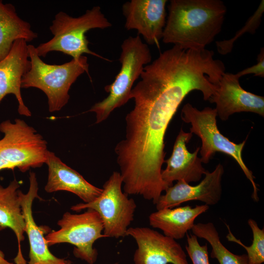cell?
<instances>
[{
    "label": "cell",
    "instance_id": "1",
    "mask_svg": "<svg viewBox=\"0 0 264 264\" xmlns=\"http://www.w3.org/2000/svg\"><path fill=\"white\" fill-rule=\"evenodd\" d=\"M186 93L167 81L138 82L130 99L133 108L126 115V135L114 152L127 195L141 196L155 204L169 186L161 177L168 125Z\"/></svg>",
    "mask_w": 264,
    "mask_h": 264
},
{
    "label": "cell",
    "instance_id": "2",
    "mask_svg": "<svg viewBox=\"0 0 264 264\" xmlns=\"http://www.w3.org/2000/svg\"><path fill=\"white\" fill-rule=\"evenodd\" d=\"M168 11L163 42L201 50L220 32L227 8L220 0H171Z\"/></svg>",
    "mask_w": 264,
    "mask_h": 264
},
{
    "label": "cell",
    "instance_id": "3",
    "mask_svg": "<svg viewBox=\"0 0 264 264\" xmlns=\"http://www.w3.org/2000/svg\"><path fill=\"white\" fill-rule=\"evenodd\" d=\"M28 51L31 67L22 79L21 88L41 90L47 98L49 112L59 111L69 101L72 85L81 74H88L87 57L83 55L63 64L51 65L41 59L34 45L28 44Z\"/></svg>",
    "mask_w": 264,
    "mask_h": 264
},
{
    "label": "cell",
    "instance_id": "4",
    "mask_svg": "<svg viewBox=\"0 0 264 264\" xmlns=\"http://www.w3.org/2000/svg\"><path fill=\"white\" fill-rule=\"evenodd\" d=\"M111 25L99 6L87 10L78 17L60 11L55 15L49 26L53 37L36 47L37 54L40 57H45L50 52L59 51L77 59L86 53L108 61L89 49L86 33L92 29H104Z\"/></svg>",
    "mask_w": 264,
    "mask_h": 264
},
{
    "label": "cell",
    "instance_id": "5",
    "mask_svg": "<svg viewBox=\"0 0 264 264\" xmlns=\"http://www.w3.org/2000/svg\"><path fill=\"white\" fill-rule=\"evenodd\" d=\"M121 47L120 71L114 81L104 88L109 93L108 96L95 103L88 110L95 113L96 124L105 120L115 109L131 99L133 84L140 77L144 66L151 62L150 48L139 35L129 37L123 41Z\"/></svg>",
    "mask_w": 264,
    "mask_h": 264
},
{
    "label": "cell",
    "instance_id": "6",
    "mask_svg": "<svg viewBox=\"0 0 264 264\" xmlns=\"http://www.w3.org/2000/svg\"><path fill=\"white\" fill-rule=\"evenodd\" d=\"M217 116L215 109L206 107L199 110L189 103L183 107L181 113L182 120L191 125L190 132L197 135L201 140L202 145L199 151L202 162L208 163L216 152H221L231 156L252 184L253 188L252 198L254 201L258 202L259 200V190L254 181L255 177L245 165L242 157V152L247 138L239 144L231 141L219 130Z\"/></svg>",
    "mask_w": 264,
    "mask_h": 264
},
{
    "label": "cell",
    "instance_id": "7",
    "mask_svg": "<svg viewBox=\"0 0 264 264\" xmlns=\"http://www.w3.org/2000/svg\"><path fill=\"white\" fill-rule=\"evenodd\" d=\"M3 137L0 139V155L12 170L24 172L41 167L46 160L47 142L32 127L20 119L0 124Z\"/></svg>",
    "mask_w": 264,
    "mask_h": 264
},
{
    "label": "cell",
    "instance_id": "8",
    "mask_svg": "<svg viewBox=\"0 0 264 264\" xmlns=\"http://www.w3.org/2000/svg\"><path fill=\"white\" fill-rule=\"evenodd\" d=\"M123 181L119 172L114 171L103 186L101 195L89 203H80L71 207L79 212L91 208L100 215L103 223V234L107 237H124L133 220L136 204L122 191Z\"/></svg>",
    "mask_w": 264,
    "mask_h": 264
},
{
    "label": "cell",
    "instance_id": "9",
    "mask_svg": "<svg viewBox=\"0 0 264 264\" xmlns=\"http://www.w3.org/2000/svg\"><path fill=\"white\" fill-rule=\"evenodd\" d=\"M80 214L65 213L57 222L60 229L49 232L45 237L48 246L60 243L74 246L73 254L77 258L94 264L97 258L94 242L106 237L102 234L104 226L99 214L91 208Z\"/></svg>",
    "mask_w": 264,
    "mask_h": 264
},
{
    "label": "cell",
    "instance_id": "10",
    "mask_svg": "<svg viewBox=\"0 0 264 264\" xmlns=\"http://www.w3.org/2000/svg\"><path fill=\"white\" fill-rule=\"evenodd\" d=\"M127 236L135 241L134 264H189L181 245L175 240L147 227H130Z\"/></svg>",
    "mask_w": 264,
    "mask_h": 264
},
{
    "label": "cell",
    "instance_id": "11",
    "mask_svg": "<svg viewBox=\"0 0 264 264\" xmlns=\"http://www.w3.org/2000/svg\"><path fill=\"white\" fill-rule=\"evenodd\" d=\"M166 0H131L122 5L125 28L136 30L150 45L159 47L166 24Z\"/></svg>",
    "mask_w": 264,
    "mask_h": 264
},
{
    "label": "cell",
    "instance_id": "12",
    "mask_svg": "<svg viewBox=\"0 0 264 264\" xmlns=\"http://www.w3.org/2000/svg\"><path fill=\"white\" fill-rule=\"evenodd\" d=\"M223 173V167L219 163L212 172L207 171L204 178L197 185H190L183 180L177 181L160 197L155 204L156 210L173 208L191 200L200 201L208 206L217 204L221 198Z\"/></svg>",
    "mask_w": 264,
    "mask_h": 264
},
{
    "label": "cell",
    "instance_id": "13",
    "mask_svg": "<svg viewBox=\"0 0 264 264\" xmlns=\"http://www.w3.org/2000/svg\"><path fill=\"white\" fill-rule=\"evenodd\" d=\"M209 101L216 104L217 115L222 121L241 112H251L264 116V97L245 90L236 74L224 72L215 93Z\"/></svg>",
    "mask_w": 264,
    "mask_h": 264
},
{
    "label": "cell",
    "instance_id": "14",
    "mask_svg": "<svg viewBox=\"0 0 264 264\" xmlns=\"http://www.w3.org/2000/svg\"><path fill=\"white\" fill-rule=\"evenodd\" d=\"M29 188L27 193L19 191L20 204L25 223V232L28 238L30 249L28 264H73L64 258L55 256L49 250L44 234L49 227L38 226L33 218L32 206L34 200L38 198V183L35 173H29Z\"/></svg>",
    "mask_w": 264,
    "mask_h": 264
},
{
    "label": "cell",
    "instance_id": "15",
    "mask_svg": "<svg viewBox=\"0 0 264 264\" xmlns=\"http://www.w3.org/2000/svg\"><path fill=\"white\" fill-rule=\"evenodd\" d=\"M28 58L27 42L19 39L0 61V103L7 94L14 95L18 103L19 113L27 117L30 116L31 112L23 102L21 89L22 79L31 67Z\"/></svg>",
    "mask_w": 264,
    "mask_h": 264
},
{
    "label": "cell",
    "instance_id": "16",
    "mask_svg": "<svg viewBox=\"0 0 264 264\" xmlns=\"http://www.w3.org/2000/svg\"><path fill=\"white\" fill-rule=\"evenodd\" d=\"M192 137V133L185 132L181 128L175 140L172 154L164 162L167 166L162 170L161 177L169 186L175 181L183 180L189 183L199 181L206 170L202 165L200 158L198 156L200 147L193 153L187 149V143Z\"/></svg>",
    "mask_w": 264,
    "mask_h": 264
},
{
    "label": "cell",
    "instance_id": "17",
    "mask_svg": "<svg viewBox=\"0 0 264 264\" xmlns=\"http://www.w3.org/2000/svg\"><path fill=\"white\" fill-rule=\"evenodd\" d=\"M48 167V178L44 187L47 193L59 191L70 192L84 203L95 200L102 193V188L87 181L76 171L64 163L54 153L48 151L45 163Z\"/></svg>",
    "mask_w": 264,
    "mask_h": 264
},
{
    "label": "cell",
    "instance_id": "18",
    "mask_svg": "<svg viewBox=\"0 0 264 264\" xmlns=\"http://www.w3.org/2000/svg\"><path fill=\"white\" fill-rule=\"evenodd\" d=\"M209 208L203 204L194 207L186 205L157 210L149 216V223L152 227L162 230L166 236L175 240L181 239L192 229L196 218Z\"/></svg>",
    "mask_w": 264,
    "mask_h": 264
},
{
    "label": "cell",
    "instance_id": "19",
    "mask_svg": "<svg viewBox=\"0 0 264 264\" xmlns=\"http://www.w3.org/2000/svg\"><path fill=\"white\" fill-rule=\"evenodd\" d=\"M37 38L38 34L28 22L18 16L15 6L0 0V61L8 54L16 40L29 42Z\"/></svg>",
    "mask_w": 264,
    "mask_h": 264
},
{
    "label": "cell",
    "instance_id": "20",
    "mask_svg": "<svg viewBox=\"0 0 264 264\" xmlns=\"http://www.w3.org/2000/svg\"><path fill=\"white\" fill-rule=\"evenodd\" d=\"M20 183L12 180L6 187L0 184V230L9 228L14 232L18 242L17 255H22L21 242L24 239L25 223L19 196Z\"/></svg>",
    "mask_w": 264,
    "mask_h": 264
},
{
    "label": "cell",
    "instance_id": "21",
    "mask_svg": "<svg viewBox=\"0 0 264 264\" xmlns=\"http://www.w3.org/2000/svg\"><path fill=\"white\" fill-rule=\"evenodd\" d=\"M193 234L206 240L212 247L211 257L219 264H248L246 254L236 255L228 250L221 243L219 234L212 222L195 223Z\"/></svg>",
    "mask_w": 264,
    "mask_h": 264
},
{
    "label": "cell",
    "instance_id": "22",
    "mask_svg": "<svg viewBox=\"0 0 264 264\" xmlns=\"http://www.w3.org/2000/svg\"><path fill=\"white\" fill-rule=\"evenodd\" d=\"M247 223L253 234L251 245L245 246L240 240L237 239L227 224L228 234L226 238L229 241L236 242L244 248L247 252L248 264H262L264 262V229L260 228L257 222L252 219H249Z\"/></svg>",
    "mask_w": 264,
    "mask_h": 264
},
{
    "label": "cell",
    "instance_id": "23",
    "mask_svg": "<svg viewBox=\"0 0 264 264\" xmlns=\"http://www.w3.org/2000/svg\"><path fill=\"white\" fill-rule=\"evenodd\" d=\"M264 12V1L263 0L254 13L246 22L245 25L236 33L233 38L227 40L216 42L218 52L221 55H226L230 53L232 51L235 42L244 32L255 34L261 23V19Z\"/></svg>",
    "mask_w": 264,
    "mask_h": 264
},
{
    "label": "cell",
    "instance_id": "24",
    "mask_svg": "<svg viewBox=\"0 0 264 264\" xmlns=\"http://www.w3.org/2000/svg\"><path fill=\"white\" fill-rule=\"evenodd\" d=\"M186 250L193 264H210L208 258V247L206 244L201 245L198 237L194 234L188 235Z\"/></svg>",
    "mask_w": 264,
    "mask_h": 264
},
{
    "label": "cell",
    "instance_id": "25",
    "mask_svg": "<svg viewBox=\"0 0 264 264\" xmlns=\"http://www.w3.org/2000/svg\"><path fill=\"white\" fill-rule=\"evenodd\" d=\"M252 74L254 76L264 77V49H261V51L257 57V63L251 67L246 68L238 72L236 75L240 78L245 75Z\"/></svg>",
    "mask_w": 264,
    "mask_h": 264
},
{
    "label": "cell",
    "instance_id": "26",
    "mask_svg": "<svg viewBox=\"0 0 264 264\" xmlns=\"http://www.w3.org/2000/svg\"><path fill=\"white\" fill-rule=\"evenodd\" d=\"M4 169H11L10 165L6 163L0 155V171Z\"/></svg>",
    "mask_w": 264,
    "mask_h": 264
},
{
    "label": "cell",
    "instance_id": "27",
    "mask_svg": "<svg viewBox=\"0 0 264 264\" xmlns=\"http://www.w3.org/2000/svg\"><path fill=\"white\" fill-rule=\"evenodd\" d=\"M0 264H13L5 259L4 253L0 250Z\"/></svg>",
    "mask_w": 264,
    "mask_h": 264
},
{
    "label": "cell",
    "instance_id": "28",
    "mask_svg": "<svg viewBox=\"0 0 264 264\" xmlns=\"http://www.w3.org/2000/svg\"><path fill=\"white\" fill-rule=\"evenodd\" d=\"M117 264V263H114V264Z\"/></svg>",
    "mask_w": 264,
    "mask_h": 264
}]
</instances>
